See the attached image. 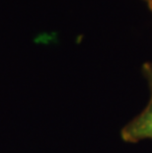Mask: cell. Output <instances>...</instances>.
<instances>
[{"label":"cell","mask_w":152,"mask_h":153,"mask_svg":"<svg viewBox=\"0 0 152 153\" xmlns=\"http://www.w3.org/2000/svg\"><path fill=\"white\" fill-rule=\"evenodd\" d=\"M142 74L149 89V101L141 113L125 125L121 131V137L127 143H137L152 139V62L142 64Z\"/></svg>","instance_id":"1"},{"label":"cell","mask_w":152,"mask_h":153,"mask_svg":"<svg viewBox=\"0 0 152 153\" xmlns=\"http://www.w3.org/2000/svg\"><path fill=\"white\" fill-rule=\"evenodd\" d=\"M148 6H149V9L152 11V0H147Z\"/></svg>","instance_id":"2"},{"label":"cell","mask_w":152,"mask_h":153,"mask_svg":"<svg viewBox=\"0 0 152 153\" xmlns=\"http://www.w3.org/2000/svg\"><path fill=\"white\" fill-rule=\"evenodd\" d=\"M146 1H147V0H146Z\"/></svg>","instance_id":"3"}]
</instances>
